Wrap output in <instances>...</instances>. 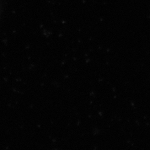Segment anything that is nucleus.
Masks as SVG:
<instances>
[]
</instances>
